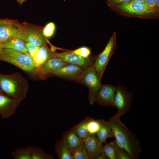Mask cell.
<instances>
[{
	"label": "cell",
	"instance_id": "6da1fadb",
	"mask_svg": "<svg viewBox=\"0 0 159 159\" xmlns=\"http://www.w3.org/2000/svg\"><path fill=\"white\" fill-rule=\"evenodd\" d=\"M120 117L113 116L108 120L111 125L115 141L129 154L131 159H138L142 148L134 133L122 122Z\"/></svg>",
	"mask_w": 159,
	"mask_h": 159
},
{
	"label": "cell",
	"instance_id": "7a4b0ae2",
	"mask_svg": "<svg viewBox=\"0 0 159 159\" xmlns=\"http://www.w3.org/2000/svg\"><path fill=\"white\" fill-rule=\"evenodd\" d=\"M28 87L27 80L19 72L0 74V88L11 98L21 102L26 97Z\"/></svg>",
	"mask_w": 159,
	"mask_h": 159
},
{
	"label": "cell",
	"instance_id": "3957f363",
	"mask_svg": "<svg viewBox=\"0 0 159 159\" xmlns=\"http://www.w3.org/2000/svg\"><path fill=\"white\" fill-rule=\"evenodd\" d=\"M0 60L11 64L32 75H39V67L30 57L13 49L4 48Z\"/></svg>",
	"mask_w": 159,
	"mask_h": 159
},
{
	"label": "cell",
	"instance_id": "277c9868",
	"mask_svg": "<svg viewBox=\"0 0 159 159\" xmlns=\"http://www.w3.org/2000/svg\"><path fill=\"white\" fill-rule=\"evenodd\" d=\"M74 80L88 87V99L91 105H94L97 95L102 85L93 65L86 68Z\"/></svg>",
	"mask_w": 159,
	"mask_h": 159
},
{
	"label": "cell",
	"instance_id": "5b68a950",
	"mask_svg": "<svg viewBox=\"0 0 159 159\" xmlns=\"http://www.w3.org/2000/svg\"><path fill=\"white\" fill-rule=\"evenodd\" d=\"M116 89L114 98L115 107L117 112L114 115L117 117H120L130 111L133 99L131 92L128 91L125 87L118 85Z\"/></svg>",
	"mask_w": 159,
	"mask_h": 159
},
{
	"label": "cell",
	"instance_id": "8992f818",
	"mask_svg": "<svg viewBox=\"0 0 159 159\" xmlns=\"http://www.w3.org/2000/svg\"><path fill=\"white\" fill-rule=\"evenodd\" d=\"M117 47L115 32L110 39L105 49L97 56L93 64L101 80L105 69Z\"/></svg>",
	"mask_w": 159,
	"mask_h": 159
},
{
	"label": "cell",
	"instance_id": "52a82bcc",
	"mask_svg": "<svg viewBox=\"0 0 159 159\" xmlns=\"http://www.w3.org/2000/svg\"><path fill=\"white\" fill-rule=\"evenodd\" d=\"M13 38L27 42L25 27L18 21L13 23L0 25V41L4 43Z\"/></svg>",
	"mask_w": 159,
	"mask_h": 159
},
{
	"label": "cell",
	"instance_id": "ba28073f",
	"mask_svg": "<svg viewBox=\"0 0 159 159\" xmlns=\"http://www.w3.org/2000/svg\"><path fill=\"white\" fill-rule=\"evenodd\" d=\"M51 58H57L70 64H74L82 68H87L91 65V62L88 58L82 57L72 51H65L57 53L52 52Z\"/></svg>",
	"mask_w": 159,
	"mask_h": 159
},
{
	"label": "cell",
	"instance_id": "9c48e42d",
	"mask_svg": "<svg viewBox=\"0 0 159 159\" xmlns=\"http://www.w3.org/2000/svg\"><path fill=\"white\" fill-rule=\"evenodd\" d=\"M116 89V86L114 85H102L97 95L95 102L102 106L115 107L114 98Z\"/></svg>",
	"mask_w": 159,
	"mask_h": 159
},
{
	"label": "cell",
	"instance_id": "30bf717a",
	"mask_svg": "<svg viewBox=\"0 0 159 159\" xmlns=\"http://www.w3.org/2000/svg\"><path fill=\"white\" fill-rule=\"evenodd\" d=\"M23 24L26 29L27 42L38 47L46 45L47 40L43 34V28L26 22Z\"/></svg>",
	"mask_w": 159,
	"mask_h": 159
},
{
	"label": "cell",
	"instance_id": "8fae6325",
	"mask_svg": "<svg viewBox=\"0 0 159 159\" xmlns=\"http://www.w3.org/2000/svg\"><path fill=\"white\" fill-rule=\"evenodd\" d=\"M21 101L3 94H0V115L3 118H9L15 112Z\"/></svg>",
	"mask_w": 159,
	"mask_h": 159
},
{
	"label": "cell",
	"instance_id": "7c38bea8",
	"mask_svg": "<svg viewBox=\"0 0 159 159\" xmlns=\"http://www.w3.org/2000/svg\"><path fill=\"white\" fill-rule=\"evenodd\" d=\"M117 7L128 13L139 15L151 14L156 11L148 7L144 3L132 1L118 5Z\"/></svg>",
	"mask_w": 159,
	"mask_h": 159
},
{
	"label": "cell",
	"instance_id": "4fadbf2b",
	"mask_svg": "<svg viewBox=\"0 0 159 159\" xmlns=\"http://www.w3.org/2000/svg\"><path fill=\"white\" fill-rule=\"evenodd\" d=\"M82 140L91 158L97 159L103 152V147L102 144L96 137L95 134H89Z\"/></svg>",
	"mask_w": 159,
	"mask_h": 159
},
{
	"label": "cell",
	"instance_id": "5bb4252c",
	"mask_svg": "<svg viewBox=\"0 0 159 159\" xmlns=\"http://www.w3.org/2000/svg\"><path fill=\"white\" fill-rule=\"evenodd\" d=\"M84 70L82 68L79 66L69 64L53 71L51 74L74 80Z\"/></svg>",
	"mask_w": 159,
	"mask_h": 159
},
{
	"label": "cell",
	"instance_id": "9a60e30c",
	"mask_svg": "<svg viewBox=\"0 0 159 159\" xmlns=\"http://www.w3.org/2000/svg\"><path fill=\"white\" fill-rule=\"evenodd\" d=\"M70 64L57 58H51L47 59L39 68L40 76L51 74L53 71Z\"/></svg>",
	"mask_w": 159,
	"mask_h": 159
},
{
	"label": "cell",
	"instance_id": "2e32d148",
	"mask_svg": "<svg viewBox=\"0 0 159 159\" xmlns=\"http://www.w3.org/2000/svg\"><path fill=\"white\" fill-rule=\"evenodd\" d=\"M100 127L96 133L97 138L102 144L108 138H114L113 131L109 121L99 120Z\"/></svg>",
	"mask_w": 159,
	"mask_h": 159
},
{
	"label": "cell",
	"instance_id": "e0dca14e",
	"mask_svg": "<svg viewBox=\"0 0 159 159\" xmlns=\"http://www.w3.org/2000/svg\"><path fill=\"white\" fill-rule=\"evenodd\" d=\"M2 44L4 49H12L23 53L31 57L25 46L24 41L21 39L13 38L5 42L2 43Z\"/></svg>",
	"mask_w": 159,
	"mask_h": 159
},
{
	"label": "cell",
	"instance_id": "ac0fdd59",
	"mask_svg": "<svg viewBox=\"0 0 159 159\" xmlns=\"http://www.w3.org/2000/svg\"><path fill=\"white\" fill-rule=\"evenodd\" d=\"M62 140L70 149L78 145L82 142V139L78 137L74 130L67 134Z\"/></svg>",
	"mask_w": 159,
	"mask_h": 159
},
{
	"label": "cell",
	"instance_id": "d6986e66",
	"mask_svg": "<svg viewBox=\"0 0 159 159\" xmlns=\"http://www.w3.org/2000/svg\"><path fill=\"white\" fill-rule=\"evenodd\" d=\"M55 149L58 157L60 159H72L70 149L62 140L57 141Z\"/></svg>",
	"mask_w": 159,
	"mask_h": 159
},
{
	"label": "cell",
	"instance_id": "ffe728a7",
	"mask_svg": "<svg viewBox=\"0 0 159 159\" xmlns=\"http://www.w3.org/2000/svg\"><path fill=\"white\" fill-rule=\"evenodd\" d=\"M72 159H91L82 142L78 145L70 149Z\"/></svg>",
	"mask_w": 159,
	"mask_h": 159
},
{
	"label": "cell",
	"instance_id": "44dd1931",
	"mask_svg": "<svg viewBox=\"0 0 159 159\" xmlns=\"http://www.w3.org/2000/svg\"><path fill=\"white\" fill-rule=\"evenodd\" d=\"M32 159H51L53 157L51 155L46 153L41 148L37 146H27Z\"/></svg>",
	"mask_w": 159,
	"mask_h": 159
},
{
	"label": "cell",
	"instance_id": "7402d4cb",
	"mask_svg": "<svg viewBox=\"0 0 159 159\" xmlns=\"http://www.w3.org/2000/svg\"><path fill=\"white\" fill-rule=\"evenodd\" d=\"M102 152L108 158L117 159L116 142L115 140L111 141L102 148Z\"/></svg>",
	"mask_w": 159,
	"mask_h": 159
},
{
	"label": "cell",
	"instance_id": "603a6c76",
	"mask_svg": "<svg viewBox=\"0 0 159 159\" xmlns=\"http://www.w3.org/2000/svg\"><path fill=\"white\" fill-rule=\"evenodd\" d=\"M11 154L14 159H32L29 151L26 147L17 148Z\"/></svg>",
	"mask_w": 159,
	"mask_h": 159
},
{
	"label": "cell",
	"instance_id": "cb8c5ba5",
	"mask_svg": "<svg viewBox=\"0 0 159 159\" xmlns=\"http://www.w3.org/2000/svg\"><path fill=\"white\" fill-rule=\"evenodd\" d=\"M87 122L84 121L81 122L74 130L78 137L82 139L86 137L90 134L87 128Z\"/></svg>",
	"mask_w": 159,
	"mask_h": 159
},
{
	"label": "cell",
	"instance_id": "d4e9b609",
	"mask_svg": "<svg viewBox=\"0 0 159 159\" xmlns=\"http://www.w3.org/2000/svg\"><path fill=\"white\" fill-rule=\"evenodd\" d=\"M100 125L99 120L91 119L87 122V128L90 134L96 133L100 128Z\"/></svg>",
	"mask_w": 159,
	"mask_h": 159
},
{
	"label": "cell",
	"instance_id": "484cf974",
	"mask_svg": "<svg viewBox=\"0 0 159 159\" xmlns=\"http://www.w3.org/2000/svg\"><path fill=\"white\" fill-rule=\"evenodd\" d=\"M55 29V25L54 23H49L43 28V34L46 38H50L54 35Z\"/></svg>",
	"mask_w": 159,
	"mask_h": 159
},
{
	"label": "cell",
	"instance_id": "4316f807",
	"mask_svg": "<svg viewBox=\"0 0 159 159\" xmlns=\"http://www.w3.org/2000/svg\"><path fill=\"white\" fill-rule=\"evenodd\" d=\"M117 159H131L128 153L123 149L119 146L116 143Z\"/></svg>",
	"mask_w": 159,
	"mask_h": 159
},
{
	"label": "cell",
	"instance_id": "83f0119b",
	"mask_svg": "<svg viewBox=\"0 0 159 159\" xmlns=\"http://www.w3.org/2000/svg\"><path fill=\"white\" fill-rule=\"evenodd\" d=\"M74 53L84 58H87L91 53L90 49L83 47L72 51Z\"/></svg>",
	"mask_w": 159,
	"mask_h": 159
},
{
	"label": "cell",
	"instance_id": "f1b7e54d",
	"mask_svg": "<svg viewBox=\"0 0 159 159\" xmlns=\"http://www.w3.org/2000/svg\"><path fill=\"white\" fill-rule=\"evenodd\" d=\"M25 44L28 52L32 58L34 54L39 49L40 47L36 46L28 42H25Z\"/></svg>",
	"mask_w": 159,
	"mask_h": 159
},
{
	"label": "cell",
	"instance_id": "f546056e",
	"mask_svg": "<svg viewBox=\"0 0 159 159\" xmlns=\"http://www.w3.org/2000/svg\"><path fill=\"white\" fill-rule=\"evenodd\" d=\"M144 3L148 7L155 11L158 8L155 0H145Z\"/></svg>",
	"mask_w": 159,
	"mask_h": 159
},
{
	"label": "cell",
	"instance_id": "4dcf8cb0",
	"mask_svg": "<svg viewBox=\"0 0 159 159\" xmlns=\"http://www.w3.org/2000/svg\"><path fill=\"white\" fill-rule=\"evenodd\" d=\"M18 21L16 20H12L9 19H0V25L4 24H11Z\"/></svg>",
	"mask_w": 159,
	"mask_h": 159
},
{
	"label": "cell",
	"instance_id": "1f68e13d",
	"mask_svg": "<svg viewBox=\"0 0 159 159\" xmlns=\"http://www.w3.org/2000/svg\"><path fill=\"white\" fill-rule=\"evenodd\" d=\"M132 0H109V3L111 4H114L119 3H125L129 2Z\"/></svg>",
	"mask_w": 159,
	"mask_h": 159
},
{
	"label": "cell",
	"instance_id": "d6a6232c",
	"mask_svg": "<svg viewBox=\"0 0 159 159\" xmlns=\"http://www.w3.org/2000/svg\"><path fill=\"white\" fill-rule=\"evenodd\" d=\"M108 159L106 155L102 152L98 156L97 159Z\"/></svg>",
	"mask_w": 159,
	"mask_h": 159
},
{
	"label": "cell",
	"instance_id": "836d02e7",
	"mask_svg": "<svg viewBox=\"0 0 159 159\" xmlns=\"http://www.w3.org/2000/svg\"><path fill=\"white\" fill-rule=\"evenodd\" d=\"M18 3L19 5H21L24 3L26 0H16Z\"/></svg>",
	"mask_w": 159,
	"mask_h": 159
},
{
	"label": "cell",
	"instance_id": "e575fe53",
	"mask_svg": "<svg viewBox=\"0 0 159 159\" xmlns=\"http://www.w3.org/2000/svg\"><path fill=\"white\" fill-rule=\"evenodd\" d=\"M131 1H135L140 3H144L145 0H132Z\"/></svg>",
	"mask_w": 159,
	"mask_h": 159
},
{
	"label": "cell",
	"instance_id": "d590c367",
	"mask_svg": "<svg viewBox=\"0 0 159 159\" xmlns=\"http://www.w3.org/2000/svg\"><path fill=\"white\" fill-rule=\"evenodd\" d=\"M4 48L3 47L2 43L0 42V54Z\"/></svg>",
	"mask_w": 159,
	"mask_h": 159
},
{
	"label": "cell",
	"instance_id": "8d00e7d4",
	"mask_svg": "<svg viewBox=\"0 0 159 159\" xmlns=\"http://www.w3.org/2000/svg\"><path fill=\"white\" fill-rule=\"evenodd\" d=\"M156 4L158 8L159 7V0H155Z\"/></svg>",
	"mask_w": 159,
	"mask_h": 159
},
{
	"label": "cell",
	"instance_id": "74e56055",
	"mask_svg": "<svg viewBox=\"0 0 159 159\" xmlns=\"http://www.w3.org/2000/svg\"><path fill=\"white\" fill-rule=\"evenodd\" d=\"M4 94V93L3 92V91H2V90L0 88V94Z\"/></svg>",
	"mask_w": 159,
	"mask_h": 159
},
{
	"label": "cell",
	"instance_id": "f35d334b",
	"mask_svg": "<svg viewBox=\"0 0 159 159\" xmlns=\"http://www.w3.org/2000/svg\"><path fill=\"white\" fill-rule=\"evenodd\" d=\"M0 42H1V41H0Z\"/></svg>",
	"mask_w": 159,
	"mask_h": 159
}]
</instances>
